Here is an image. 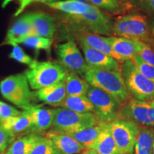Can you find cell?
Segmentation results:
<instances>
[{
  "label": "cell",
  "mask_w": 154,
  "mask_h": 154,
  "mask_svg": "<svg viewBox=\"0 0 154 154\" xmlns=\"http://www.w3.org/2000/svg\"><path fill=\"white\" fill-rule=\"evenodd\" d=\"M135 8L146 14L154 13V0H131L129 9Z\"/></svg>",
  "instance_id": "836d02e7"
},
{
  "label": "cell",
  "mask_w": 154,
  "mask_h": 154,
  "mask_svg": "<svg viewBox=\"0 0 154 154\" xmlns=\"http://www.w3.org/2000/svg\"><path fill=\"white\" fill-rule=\"evenodd\" d=\"M66 96H86L90 85L85 79H83L76 73L69 72L66 80Z\"/></svg>",
  "instance_id": "d4e9b609"
},
{
  "label": "cell",
  "mask_w": 154,
  "mask_h": 154,
  "mask_svg": "<svg viewBox=\"0 0 154 154\" xmlns=\"http://www.w3.org/2000/svg\"><path fill=\"white\" fill-rule=\"evenodd\" d=\"M149 22V29H150V37L151 39V43L149 45L154 46V13L151 14H148Z\"/></svg>",
  "instance_id": "74e56055"
},
{
  "label": "cell",
  "mask_w": 154,
  "mask_h": 154,
  "mask_svg": "<svg viewBox=\"0 0 154 154\" xmlns=\"http://www.w3.org/2000/svg\"><path fill=\"white\" fill-rule=\"evenodd\" d=\"M121 5H123L127 9H129V4L131 0H118Z\"/></svg>",
  "instance_id": "ab89813d"
},
{
  "label": "cell",
  "mask_w": 154,
  "mask_h": 154,
  "mask_svg": "<svg viewBox=\"0 0 154 154\" xmlns=\"http://www.w3.org/2000/svg\"><path fill=\"white\" fill-rule=\"evenodd\" d=\"M137 43V55L146 62L154 66V49L149 44L141 41Z\"/></svg>",
  "instance_id": "1f68e13d"
},
{
  "label": "cell",
  "mask_w": 154,
  "mask_h": 154,
  "mask_svg": "<svg viewBox=\"0 0 154 154\" xmlns=\"http://www.w3.org/2000/svg\"><path fill=\"white\" fill-rule=\"evenodd\" d=\"M59 107L78 113H93L94 111L93 104L86 96H66Z\"/></svg>",
  "instance_id": "4316f807"
},
{
  "label": "cell",
  "mask_w": 154,
  "mask_h": 154,
  "mask_svg": "<svg viewBox=\"0 0 154 154\" xmlns=\"http://www.w3.org/2000/svg\"><path fill=\"white\" fill-rule=\"evenodd\" d=\"M24 74L11 75L0 82V92L7 101L11 102L24 111L34 106L32 103L33 93Z\"/></svg>",
  "instance_id": "8992f818"
},
{
  "label": "cell",
  "mask_w": 154,
  "mask_h": 154,
  "mask_svg": "<svg viewBox=\"0 0 154 154\" xmlns=\"http://www.w3.org/2000/svg\"><path fill=\"white\" fill-rule=\"evenodd\" d=\"M34 36L52 38L56 32V19L51 15L43 12L29 13Z\"/></svg>",
  "instance_id": "9a60e30c"
},
{
  "label": "cell",
  "mask_w": 154,
  "mask_h": 154,
  "mask_svg": "<svg viewBox=\"0 0 154 154\" xmlns=\"http://www.w3.org/2000/svg\"><path fill=\"white\" fill-rule=\"evenodd\" d=\"M29 154H61L51 140L42 137L34 146Z\"/></svg>",
  "instance_id": "f546056e"
},
{
  "label": "cell",
  "mask_w": 154,
  "mask_h": 154,
  "mask_svg": "<svg viewBox=\"0 0 154 154\" xmlns=\"http://www.w3.org/2000/svg\"><path fill=\"white\" fill-rule=\"evenodd\" d=\"M66 19L73 32H88L107 36L113 34V22L110 17L91 4H88L87 10L84 14H68Z\"/></svg>",
  "instance_id": "7a4b0ae2"
},
{
  "label": "cell",
  "mask_w": 154,
  "mask_h": 154,
  "mask_svg": "<svg viewBox=\"0 0 154 154\" xmlns=\"http://www.w3.org/2000/svg\"><path fill=\"white\" fill-rule=\"evenodd\" d=\"M31 36H34V31L29 14H26L21 17L9 29L4 44L13 45L22 43L25 38Z\"/></svg>",
  "instance_id": "5bb4252c"
},
{
  "label": "cell",
  "mask_w": 154,
  "mask_h": 154,
  "mask_svg": "<svg viewBox=\"0 0 154 154\" xmlns=\"http://www.w3.org/2000/svg\"><path fill=\"white\" fill-rule=\"evenodd\" d=\"M46 5L51 8L61 11L69 15H80L86 12L88 4L82 0H65Z\"/></svg>",
  "instance_id": "484cf974"
},
{
  "label": "cell",
  "mask_w": 154,
  "mask_h": 154,
  "mask_svg": "<svg viewBox=\"0 0 154 154\" xmlns=\"http://www.w3.org/2000/svg\"><path fill=\"white\" fill-rule=\"evenodd\" d=\"M59 1V0H20V5H19V7L17 9V11L15 12L14 16L17 17L19 14H21L22 13V11L24 10L27 6L31 5L33 2H41L46 4L48 3H53Z\"/></svg>",
  "instance_id": "8d00e7d4"
},
{
  "label": "cell",
  "mask_w": 154,
  "mask_h": 154,
  "mask_svg": "<svg viewBox=\"0 0 154 154\" xmlns=\"http://www.w3.org/2000/svg\"><path fill=\"white\" fill-rule=\"evenodd\" d=\"M139 72L146 79L154 82V66L144 61L138 55L131 59Z\"/></svg>",
  "instance_id": "4dcf8cb0"
},
{
  "label": "cell",
  "mask_w": 154,
  "mask_h": 154,
  "mask_svg": "<svg viewBox=\"0 0 154 154\" xmlns=\"http://www.w3.org/2000/svg\"><path fill=\"white\" fill-rule=\"evenodd\" d=\"M150 102H151V104H152V105H153V106H154V99H153V100H152V101H150Z\"/></svg>",
  "instance_id": "b9f144b4"
},
{
  "label": "cell",
  "mask_w": 154,
  "mask_h": 154,
  "mask_svg": "<svg viewBox=\"0 0 154 154\" xmlns=\"http://www.w3.org/2000/svg\"><path fill=\"white\" fill-rule=\"evenodd\" d=\"M100 123L94 113H78L59 107L54 109L51 131L68 134L91 128Z\"/></svg>",
  "instance_id": "5b68a950"
},
{
  "label": "cell",
  "mask_w": 154,
  "mask_h": 154,
  "mask_svg": "<svg viewBox=\"0 0 154 154\" xmlns=\"http://www.w3.org/2000/svg\"><path fill=\"white\" fill-rule=\"evenodd\" d=\"M45 137L52 141L61 154H79L84 151V148L68 134L49 131Z\"/></svg>",
  "instance_id": "2e32d148"
},
{
  "label": "cell",
  "mask_w": 154,
  "mask_h": 154,
  "mask_svg": "<svg viewBox=\"0 0 154 154\" xmlns=\"http://www.w3.org/2000/svg\"><path fill=\"white\" fill-rule=\"evenodd\" d=\"M86 96L94 106V114L101 123L109 124L119 119L121 103L99 88L90 86Z\"/></svg>",
  "instance_id": "ba28073f"
},
{
  "label": "cell",
  "mask_w": 154,
  "mask_h": 154,
  "mask_svg": "<svg viewBox=\"0 0 154 154\" xmlns=\"http://www.w3.org/2000/svg\"><path fill=\"white\" fill-rule=\"evenodd\" d=\"M116 56V60L121 63L125 61L131 60L137 55L136 41L116 36H106Z\"/></svg>",
  "instance_id": "4fadbf2b"
},
{
  "label": "cell",
  "mask_w": 154,
  "mask_h": 154,
  "mask_svg": "<svg viewBox=\"0 0 154 154\" xmlns=\"http://www.w3.org/2000/svg\"><path fill=\"white\" fill-rule=\"evenodd\" d=\"M0 126L14 136L27 131L32 126V117L28 111H24L17 116L0 121Z\"/></svg>",
  "instance_id": "ffe728a7"
},
{
  "label": "cell",
  "mask_w": 154,
  "mask_h": 154,
  "mask_svg": "<svg viewBox=\"0 0 154 154\" xmlns=\"http://www.w3.org/2000/svg\"><path fill=\"white\" fill-rule=\"evenodd\" d=\"M109 126L121 154H133L139 125L134 121L118 119L109 123Z\"/></svg>",
  "instance_id": "30bf717a"
},
{
  "label": "cell",
  "mask_w": 154,
  "mask_h": 154,
  "mask_svg": "<svg viewBox=\"0 0 154 154\" xmlns=\"http://www.w3.org/2000/svg\"><path fill=\"white\" fill-rule=\"evenodd\" d=\"M15 140V136L0 126V153L7 151Z\"/></svg>",
  "instance_id": "e575fe53"
},
{
  "label": "cell",
  "mask_w": 154,
  "mask_h": 154,
  "mask_svg": "<svg viewBox=\"0 0 154 154\" xmlns=\"http://www.w3.org/2000/svg\"><path fill=\"white\" fill-rule=\"evenodd\" d=\"M28 111L32 117V126L30 130H32V131H44L52 127L54 109L34 106Z\"/></svg>",
  "instance_id": "d6986e66"
},
{
  "label": "cell",
  "mask_w": 154,
  "mask_h": 154,
  "mask_svg": "<svg viewBox=\"0 0 154 154\" xmlns=\"http://www.w3.org/2000/svg\"><path fill=\"white\" fill-rule=\"evenodd\" d=\"M11 1H13V0H5V1L3 2L2 6V8H5L6 6L8 5L9 2H11Z\"/></svg>",
  "instance_id": "60d3db41"
},
{
  "label": "cell",
  "mask_w": 154,
  "mask_h": 154,
  "mask_svg": "<svg viewBox=\"0 0 154 154\" xmlns=\"http://www.w3.org/2000/svg\"><path fill=\"white\" fill-rule=\"evenodd\" d=\"M57 54L59 63L69 72L84 76L88 65L74 40H69L58 46Z\"/></svg>",
  "instance_id": "8fae6325"
},
{
  "label": "cell",
  "mask_w": 154,
  "mask_h": 154,
  "mask_svg": "<svg viewBox=\"0 0 154 154\" xmlns=\"http://www.w3.org/2000/svg\"><path fill=\"white\" fill-rule=\"evenodd\" d=\"M103 124L105 123L101 122L91 128H86L78 132L71 133L68 134V135L78 141L84 148V149H91L92 146L99 138L100 133L103 128Z\"/></svg>",
  "instance_id": "cb8c5ba5"
},
{
  "label": "cell",
  "mask_w": 154,
  "mask_h": 154,
  "mask_svg": "<svg viewBox=\"0 0 154 154\" xmlns=\"http://www.w3.org/2000/svg\"><path fill=\"white\" fill-rule=\"evenodd\" d=\"M153 146L154 130L140 126L133 154H153Z\"/></svg>",
  "instance_id": "7402d4cb"
},
{
  "label": "cell",
  "mask_w": 154,
  "mask_h": 154,
  "mask_svg": "<svg viewBox=\"0 0 154 154\" xmlns=\"http://www.w3.org/2000/svg\"><path fill=\"white\" fill-rule=\"evenodd\" d=\"M68 74V71L60 63L37 61L24 73L30 87L34 90H39L66 80Z\"/></svg>",
  "instance_id": "277c9868"
},
{
  "label": "cell",
  "mask_w": 154,
  "mask_h": 154,
  "mask_svg": "<svg viewBox=\"0 0 154 154\" xmlns=\"http://www.w3.org/2000/svg\"><path fill=\"white\" fill-rule=\"evenodd\" d=\"M22 44L35 50L49 51L52 44V38H47L38 36H31L25 38Z\"/></svg>",
  "instance_id": "f1b7e54d"
},
{
  "label": "cell",
  "mask_w": 154,
  "mask_h": 154,
  "mask_svg": "<svg viewBox=\"0 0 154 154\" xmlns=\"http://www.w3.org/2000/svg\"><path fill=\"white\" fill-rule=\"evenodd\" d=\"M153 154H154V146H153Z\"/></svg>",
  "instance_id": "7bdbcfd3"
},
{
  "label": "cell",
  "mask_w": 154,
  "mask_h": 154,
  "mask_svg": "<svg viewBox=\"0 0 154 154\" xmlns=\"http://www.w3.org/2000/svg\"><path fill=\"white\" fill-rule=\"evenodd\" d=\"M84 77L90 86L109 94L121 104L130 99V94L121 71L107 70L88 66Z\"/></svg>",
  "instance_id": "6da1fadb"
},
{
  "label": "cell",
  "mask_w": 154,
  "mask_h": 154,
  "mask_svg": "<svg viewBox=\"0 0 154 154\" xmlns=\"http://www.w3.org/2000/svg\"><path fill=\"white\" fill-rule=\"evenodd\" d=\"M91 5L113 14H123L126 9L118 0H88Z\"/></svg>",
  "instance_id": "83f0119b"
},
{
  "label": "cell",
  "mask_w": 154,
  "mask_h": 154,
  "mask_svg": "<svg viewBox=\"0 0 154 154\" xmlns=\"http://www.w3.org/2000/svg\"><path fill=\"white\" fill-rule=\"evenodd\" d=\"M121 72L134 99L143 101H151L154 99V82L140 74L131 60L121 63Z\"/></svg>",
  "instance_id": "52a82bcc"
},
{
  "label": "cell",
  "mask_w": 154,
  "mask_h": 154,
  "mask_svg": "<svg viewBox=\"0 0 154 154\" xmlns=\"http://www.w3.org/2000/svg\"><path fill=\"white\" fill-rule=\"evenodd\" d=\"M12 46V51L9 54V58L14 59L15 61H18L19 63H24V64L29 65V66H31L36 62V60L30 57L28 54H26L24 52L22 48H21L17 44H13Z\"/></svg>",
  "instance_id": "d6a6232c"
},
{
  "label": "cell",
  "mask_w": 154,
  "mask_h": 154,
  "mask_svg": "<svg viewBox=\"0 0 154 154\" xmlns=\"http://www.w3.org/2000/svg\"><path fill=\"white\" fill-rule=\"evenodd\" d=\"M79 45L84 52L86 63L88 66L107 70L121 71V63L113 57L83 44H79Z\"/></svg>",
  "instance_id": "7c38bea8"
},
{
  "label": "cell",
  "mask_w": 154,
  "mask_h": 154,
  "mask_svg": "<svg viewBox=\"0 0 154 154\" xmlns=\"http://www.w3.org/2000/svg\"><path fill=\"white\" fill-rule=\"evenodd\" d=\"M0 154H2V153H0Z\"/></svg>",
  "instance_id": "ee69618b"
},
{
  "label": "cell",
  "mask_w": 154,
  "mask_h": 154,
  "mask_svg": "<svg viewBox=\"0 0 154 154\" xmlns=\"http://www.w3.org/2000/svg\"><path fill=\"white\" fill-rule=\"evenodd\" d=\"M41 138L38 135L32 134L15 139L4 154H29Z\"/></svg>",
  "instance_id": "603a6c76"
},
{
  "label": "cell",
  "mask_w": 154,
  "mask_h": 154,
  "mask_svg": "<svg viewBox=\"0 0 154 154\" xmlns=\"http://www.w3.org/2000/svg\"><path fill=\"white\" fill-rule=\"evenodd\" d=\"M21 111L17 110L11 106L7 104L5 102L0 101V121L10 118V117L17 116L21 114Z\"/></svg>",
  "instance_id": "d590c367"
},
{
  "label": "cell",
  "mask_w": 154,
  "mask_h": 154,
  "mask_svg": "<svg viewBox=\"0 0 154 154\" xmlns=\"http://www.w3.org/2000/svg\"><path fill=\"white\" fill-rule=\"evenodd\" d=\"M34 96L38 101L53 106H59L66 96L65 80L37 90Z\"/></svg>",
  "instance_id": "e0dca14e"
},
{
  "label": "cell",
  "mask_w": 154,
  "mask_h": 154,
  "mask_svg": "<svg viewBox=\"0 0 154 154\" xmlns=\"http://www.w3.org/2000/svg\"><path fill=\"white\" fill-rule=\"evenodd\" d=\"M119 119L146 127L154 126V106L150 101L130 99L121 105Z\"/></svg>",
  "instance_id": "9c48e42d"
},
{
  "label": "cell",
  "mask_w": 154,
  "mask_h": 154,
  "mask_svg": "<svg viewBox=\"0 0 154 154\" xmlns=\"http://www.w3.org/2000/svg\"><path fill=\"white\" fill-rule=\"evenodd\" d=\"M113 35L151 44L148 16L140 12L119 16L113 21Z\"/></svg>",
  "instance_id": "3957f363"
},
{
  "label": "cell",
  "mask_w": 154,
  "mask_h": 154,
  "mask_svg": "<svg viewBox=\"0 0 154 154\" xmlns=\"http://www.w3.org/2000/svg\"><path fill=\"white\" fill-rule=\"evenodd\" d=\"M83 154H102L94 149H85L82 152Z\"/></svg>",
  "instance_id": "f35d334b"
},
{
  "label": "cell",
  "mask_w": 154,
  "mask_h": 154,
  "mask_svg": "<svg viewBox=\"0 0 154 154\" xmlns=\"http://www.w3.org/2000/svg\"><path fill=\"white\" fill-rule=\"evenodd\" d=\"M91 149L96 150L102 154H121L111 134L109 124H103L99 138L92 146Z\"/></svg>",
  "instance_id": "44dd1931"
},
{
  "label": "cell",
  "mask_w": 154,
  "mask_h": 154,
  "mask_svg": "<svg viewBox=\"0 0 154 154\" xmlns=\"http://www.w3.org/2000/svg\"><path fill=\"white\" fill-rule=\"evenodd\" d=\"M75 37L79 44L104 53L116 59V56L106 36L88 32H75Z\"/></svg>",
  "instance_id": "ac0fdd59"
}]
</instances>
